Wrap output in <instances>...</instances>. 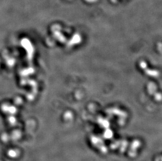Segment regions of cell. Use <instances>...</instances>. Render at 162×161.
I'll list each match as a JSON object with an SVG mask.
<instances>
[]
</instances>
